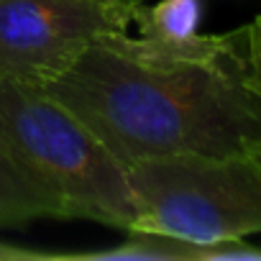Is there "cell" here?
<instances>
[{"label":"cell","instance_id":"6da1fadb","mask_svg":"<svg viewBox=\"0 0 261 261\" xmlns=\"http://www.w3.org/2000/svg\"><path fill=\"white\" fill-rule=\"evenodd\" d=\"M125 164L261 151V97L243 80L238 34L187 46L113 34L44 87Z\"/></svg>","mask_w":261,"mask_h":261},{"label":"cell","instance_id":"7a4b0ae2","mask_svg":"<svg viewBox=\"0 0 261 261\" xmlns=\"http://www.w3.org/2000/svg\"><path fill=\"white\" fill-rule=\"evenodd\" d=\"M0 146L59 202L64 220L136 228L128 167L44 87L0 82Z\"/></svg>","mask_w":261,"mask_h":261},{"label":"cell","instance_id":"3957f363","mask_svg":"<svg viewBox=\"0 0 261 261\" xmlns=\"http://www.w3.org/2000/svg\"><path fill=\"white\" fill-rule=\"evenodd\" d=\"M128 177L139 230L195 243L261 233V154L144 159L128 167Z\"/></svg>","mask_w":261,"mask_h":261},{"label":"cell","instance_id":"277c9868","mask_svg":"<svg viewBox=\"0 0 261 261\" xmlns=\"http://www.w3.org/2000/svg\"><path fill=\"white\" fill-rule=\"evenodd\" d=\"M146 0H0V82L46 87L100 39L134 26Z\"/></svg>","mask_w":261,"mask_h":261},{"label":"cell","instance_id":"5b68a950","mask_svg":"<svg viewBox=\"0 0 261 261\" xmlns=\"http://www.w3.org/2000/svg\"><path fill=\"white\" fill-rule=\"evenodd\" d=\"M41 218H62L59 202L39 187L0 146V228H23Z\"/></svg>","mask_w":261,"mask_h":261},{"label":"cell","instance_id":"8992f818","mask_svg":"<svg viewBox=\"0 0 261 261\" xmlns=\"http://www.w3.org/2000/svg\"><path fill=\"white\" fill-rule=\"evenodd\" d=\"M200 0H159L154 6H141L136 13L139 36L167 44V46H187L200 39Z\"/></svg>","mask_w":261,"mask_h":261},{"label":"cell","instance_id":"52a82bcc","mask_svg":"<svg viewBox=\"0 0 261 261\" xmlns=\"http://www.w3.org/2000/svg\"><path fill=\"white\" fill-rule=\"evenodd\" d=\"M238 34V49L243 62V80L246 85L261 97V16L246 23Z\"/></svg>","mask_w":261,"mask_h":261},{"label":"cell","instance_id":"ba28073f","mask_svg":"<svg viewBox=\"0 0 261 261\" xmlns=\"http://www.w3.org/2000/svg\"><path fill=\"white\" fill-rule=\"evenodd\" d=\"M0 261H69V253L64 251H41V248H26L8 241H0Z\"/></svg>","mask_w":261,"mask_h":261},{"label":"cell","instance_id":"9c48e42d","mask_svg":"<svg viewBox=\"0 0 261 261\" xmlns=\"http://www.w3.org/2000/svg\"><path fill=\"white\" fill-rule=\"evenodd\" d=\"M258 154H261V151H258Z\"/></svg>","mask_w":261,"mask_h":261}]
</instances>
